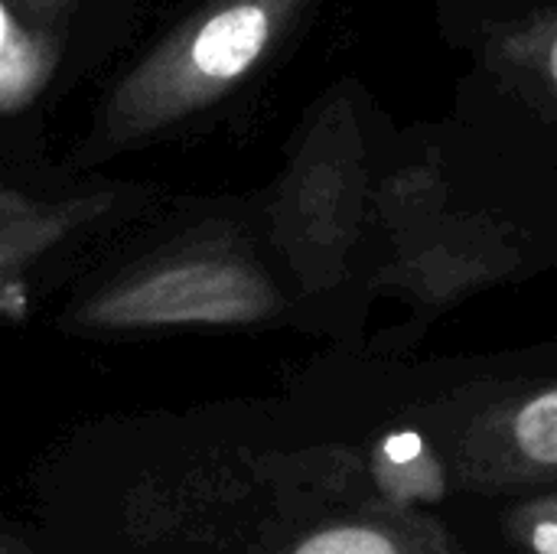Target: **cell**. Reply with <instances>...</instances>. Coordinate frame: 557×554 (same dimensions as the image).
I'll return each instance as SVG.
<instances>
[{
	"label": "cell",
	"mask_w": 557,
	"mask_h": 554,
	"mask_svg": "<svg viewBox=\"0 0 557 554\" xmlns=\"http://www.w3.org/2000/svg\"><path fill=\"white\" fill-rule=\"evenodd\" d=\"M271 33L268 0H219L127 78L114 98L111 127L134 137L212 101L261 59Z\"/></svg>",
	"instance_id": "obj_1"
},
{
	"label": "cell",
	"mask_w": 557,
	"mask_h": 554,
	"mask_svg": "<svg viewBox=\"0 0 557 554\" xmlns=\"http://www.w3.org/2000/svg\"><path fill=\"white\" fill-rule=\"evenodd\" d=\"M268 304L261 278L238 261L189 258L137 274L101 294L85 320L98 327H166V323H235L255 320Z\"/></svg>",
	"instance_id": "obj_2"
},
{
	"label": "cell",
	"mask_w": 557,
	"mask_h": 554,
	"mask_svg": "<svg viewBox=\"0 0 557 554\" xmlns=\"http://www.w3.org/2000/svg\"><path fill=\"white\" fill-rule=\"evenodd\" d=\"M405 513L392 516L382 526L346 522L313 532L294 549V554H460L444 526L428 516L405 519Z\"/></svg>",
	"instance_id": "obj_3"
},
{
	"label": "cell",
	"mask_w": 557,
	"mask_h": 554,
	"mask_svg": "<svg viewBox=\"0 0 557 554\" xmlns=\"http://www.w3.org/2000/svg\"><path fill=\"white\" fill-rule=\"evenodd\" d=\"M101 209V199L65 202V206H33L16 196H0V278L20 268L42 248H49L62 232L78 225L85 216Z\"/></svg>",
	"instance_id": "obj_4"
},
{
	"label": "cell",
	"mask_w": 557,
	"mask_h": 554,
	"mask_svg": "<svg viewBox=\"0 0 557 554\" xmlns=\"http://www.w3.org/2000/svg\"><path fill=\"white\" fill-rule=\"evenodd\" d=\"M46 52L39 42L16 26L10 10L0 3V111H13L33 98L46 75Z\"/></svg>",
	"instance_id": "obj_5"
},
{
	"label": "cell",
	"mask_w": 557,
	"mask_h": 554,
	"mask_svg": "<svg viewBox=\"0 0 557 554\" xmlns=\"http://www.w3.org/2000/svg\"><path fill=\"white\" fill-rule=\"evenodd\" d=\"M512 447L525 473L555 477L557 473V389L532 398L512 418Z\"/></svg>",
	"instance_id": "obj_6"
},
{
	"label": "cell",
	"mask_w": 557,
	"mask_h": 554,
	"mask_svg": "<svg viewBox=\"0 0 557 554\" xmlns=\"http://www.w3.org/2000/svg\"><path fill=\"white\" fill-rule=\"evenodd\" d=\"M509 542L525 554H557V496L522 500L506 509Z\"/></svg>",
	"instance_id": "obj_7"
},
{
	"label": "cell",
	"mask_w": 557,
	"mask_h": 554,
	"mask_svg": "<svg viewBox=\"0 0 557 554\" xmlns=\"http://www.w3.org/2000/svg\"><path fill=\"white\" fill-rule=\"evenodd\" d=\"M552 72H555V82H557V42H555V49H552Z\"/></svg>",
	"instance_id": "obj_8"
}]
</instances>
